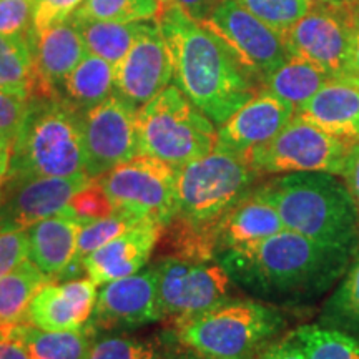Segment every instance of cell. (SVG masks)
Masks as SVG:
<instances>
[{"label":"cell","mask_w":359,"mask_h":359,"mask_svg":"<svg viewBox=\"0 0 359 359\" xmlns=\"http://www.w3.org/2000/svg\"><path fill=\"white\" fill-rule=\"evenodd\" d=\"M351 145L294 114L271 140L246 151L243 158L263 177L299 172L341 175Z\"/></svg>","instance_id":"obj_8"},{"label":"cell","mask_w":359,"mask_h":359,"mask_svg":"<svg viewBox=\"0 0 359 359\" xmlns=\"http://www.w3.org/2000/svg\"><path fill=\"white\" fill-rule=\"evenodd\" d=\"M359 20V2L346 6L316 4L281 32L290 57H298L326 72L331 79L346 74L353 29Z\"/></svg>","instance_id":"obj_10"},{"label":"cell","mask_w":359,"mask_h":359,"mask_svg":"<svg viewBox=\"0 0 359 359\" xmlns=\"http://www.w3.org/2000/svg\"><path fill=\"white\" fill-rule=\"evenodd\" d=\"M0 359H30L25 348L0 327Z\"/></svg>","instance_id":"obj_45"},{"label":"cell","mask_w":359,"mask_h":359,"mask_svg":"<svg viewBox=\"0 0 359 359\" xmlns=\"http://www.w3.org/2000/svg\"><path fill=\"white\" fill-rule=\"evenodd\" d=\"M339 177H343L344 185L348 187L349 193H351L354 205H356L359 213V142L353 143L351 148L348 150Z\"/></svg>","instance_id":"obj_42"},{"label":"cell","mask_w":359,"mask_h":359,"mask_svg":"<svg viewBox=\"0 0 359 359\" xmlns=\"http://www.w3.org/2000/svg\"><path fill=\"white\" fill-rule=\"evenodd\" d=\"M70 17L82 35L87 52L103 58L114 67L127 55L130 47L135 43L147 24V20L123 24V22H103L79 19L75 15Z\"/></svg>","instance_id":"obj_27"},{"label":"cell","mask_w":359,"mask_h":359,"mask_svg":"<svg viewBox=\"0 0 359 359\" xmlns=\"http://www.w3.org/2000/svg\"><path fill=\"white\" fill-rule=\"evenodd\" d=\"M318 325L359 341V248L323 304Z\"/></svg>","instance_id":"obj_28"},{"label":"cell","mask_w":359,"mask_h":359,"mask_svg":"<svg viewBox=\"0 0 359 359\" xmlns=\"http://www.w3.org/2000/svg\"><path fill=\"white\" fill-rule=\"evenodd\" d=\"M331 80L330 75L308 60L290 57L281 67L264 79L263 90L275 95L280 100L290 103L294 111L306 103L318 90Z\"/></svg>","instance_id":"obj_26"},{"label":"cell","mask_w":359,"mask_h":359,"mask_svg":"<svg viewBox=\"0 0 359 359\" xmlns=\"http://www.w3.org/2000/svg\"><path fill=\"white\" fill-rule=\"evenodd\" d=\"M354 253L283 230L255 245L219 251L215 259L233 285L253 299L276 308H299L330 293Z\"/></svg>","instance_id":"obj_1"},{"label":"cell","mask_w":359,"mask_h":359,"mask_svg":"<svg viewBox=\"0 0 359 359\" xmlns=\"http://www.w3.org/2000/svg\"><path fill=\"white\" fill-rule=\"evenodd\" d=\"M0 90L27 98L35 95L37 74L29 37L0 34Z\"/></svg>","instance_id":"obj_30"},{"label":"cell","mask_w":359,"mask_h":359,"mask_svg":"<svg viewBox=\"0 0 359 359\" xmlns=\"http://www.w3.org/2000/svg\"><path fill=\"white\" fill-rule=\"evenodd\" d=\"M163 346V336L151 339L122 334H93L83 359H156Z\"/></svg>","instance_id":"obj_34"},{"label":"cell","mask_w":359,"mask_h":359,"mask_svg":"<svg viewBox=\"0 0 359 359\" xmlns=\"http://www.w3.org/2000/svg\"><path fill=\"white\" fill-rule=\"evenodd\" d=\"M288 326L280 308L230 298L198 314L175 320L173 336L208 359H257Z\"/></svg>","instance_id":"obj_6"},{"label":"cell","mask_w":359,"mask_h":359,"mask_svg":"<svg viewBox=\"0 0 359 359\" xmlns=\"http://www.w3.org/2000/svg\"><path fill=\"white\" fill-rule=\"evenodd\" d=\"M294 114L290 103L259 88L257 95L217 128L215 148L243 156L246 151L271 140Z\"/></svg>","instance_id":"obj_17"},{"label":"cell","mask_w":359,"mask_h":359,"mask_svg":"<svg viewBox=\"0 0 359 359\" xmlns=\"http://www.w3.org/2000/svg\"><path fill=\"white\" fill-rule=\"evenodd\" d=\"M67 206L75 217L83 222L107 218L116 212L114 201L98 180H90L88 185L72 196Z\"/></svg>","instance_id":"obj_36"},{"label":"cell","mask_w":359,"mask_h":359,"mask_svg":"<svg viewBox=\"0 0 359 359\" xmlns=\"http://www.w3.org/2000/svg\"><path fill=\"white\" fill-rule=\"evenodd\" d=\"M7 175L77 177L85 173L82 111L60 97H30L12 143Z\"/></svg>","instance_id":"obj_5"},{"label":"cell","mask_w":359,"mask_h":359,"mask_svg":"<svg viewBox=\"0 0 359 359\" xmlns=\"http://www.w3.org/2000/svg\"><path fill=\"white\" fill-rule=\"evenodd\" d=\"M34 0H0V34L24 35L32 32Z\"/></svg>","instance_id":"obj_37"},{"label":"cell","mask_w":359,"mask_h":359,"mask_svg":"<svg viewBox=\"0 0 359 359\" xmlns=\"http://www.w3.org/2000/svg\"><path fill=\"white\" fill-rule=\"evenodd\" d=\"M161 235V224L143 219L90 253L82 262L83 271L97 286L132 276L148 263Z\"/></svg>","instance_id":"obj_21"},{"label":"cell","mask_w":359,"mask_h":359,"mask_svg":"<svg viewBox=\"0 0 359 359\" xmlns=\"http://www.w3.org/2000/svg\"><path fill=\"white\" fill-rule=\"evenodd\" d=\"M203 24L231 47L243 65L263 85L290 58L281 32L264 24L233 0H224Z\"/></svg>","instance_id":"obj_13"},{"label":"cell","mask_w":359,"mask_h":359,"mask_svg":"<svg viewBox=\"0 0 359 359\" xmlns=\"http://www.w3.org/2000/svg\"><path fill=\"white\" fill-rule=\"evenodd\" d=\"M163 4L160 0H83L72 15L103 22H143L155 19Z\"/></svg>","instance_id":"obj_32"},{"label":"cell","mask_w":359,"mask_h":359,"mask_svg":"<svg viewBox=\"0 0 359 359\" xmlns=\"http://www.w3.org/2000/svg\"><path fill=\"white\" fill-rule=\"evenodd\" d=\"M161 4H168V2H172V0H160Z\"/></svg>","instance_id":"obj_49"},{"label":"cell","mask_w":359,"mask_h":359,"mask_svg":"<svg viewBox=\"0 0 359 359\" xmlns=\"http://www.w3.org/2000/svg\"><path fill=\"white\" fill-rule=\"evenodd\" d=\"M165 320L158 293V271L150 266L132 276L105 283L98 291L90 330L127 331Z\"/></svg>","instance_id":"obj_15"},{"label":"cell","mask_w":359,"mask_h":359,"mask_svg":"<svg viewBox=\"0 0 359 359\" xmlns=\"http://www.w3.org/2000/svg\"><path fill=\"white\" fill-rule=\"evenodd\" d=\"M155 20L172 53L175 85L217 127L262 88L230 45L177 4H163Z\"/></svg>","instance_id":"obj_2"},{"label":"cell","mask_w":359,"mask_h":359,"mask_svg":"<svg viewBox=\"0 0 359 359\" xmlns=\"http://www.w3.org/2000/svg\"><path fill=\"white\" fill-rule=\"evenodd\" d=\"M115 95V67L103 58L87 53L62 83L58 97L80 111Z\"/></svg>","instance_id":"obj_25"},{"label":"cell","mask_w":359,"mask_h":359,"mask_svg":"<svg viewBox=\"0 0 359 359\" xmlns=\"http://www.w3.org/2000/svg\"><path fill=\"white\" fill-rule=\"evenodd\" d=\"M296 115L325 132L351 143L359 142V82L331 79L318 90Z\"/></svg>","instance_id":"obj_22"},{"label":"cell","mask_w":359,"mask_h":359,"mask_svg":"<svg viewBox=\"0 0 359 359\" xmlns=\"http://www.w3.org/2000/svg\"><path fill=\"white\" fill-rule=\"evenodd\" d=\"M37 90L35 95L58 97L62 83L87 55L83 39L72 17L30 34Z\"/></svg>","instance_id":"obj_20"},{"label":"cell","mask_w":359,"mask_h":359,"mask_svg":"<svg viewBox=\"0 0 359 359\" xmlns=\"http://www.w3.org/2000/svg\"><path fill=\"white\" fill-rule=\"evenodd\" d=\"M0 327L19 341L30 359H83L95 334L92 330L45 331L30 323Z\"/></svg>","instance_id":"obj_24"},{"label":"cell","mask_w":359,"mask_h":359,"mask_svg":"<svg viewBox=\"0 0 359 359\" xmlns=\"http://www.w3.org/2000/svg\"><path fill=\"white\" fill-rule=\"evenodd\" d=\"M137 130L138 155L177 168L208 155L217 143V125L177 85H168L138 109Z\"/></svg>","instance_id":"obj_7"},{"label":"cell","mask_w":359,"mask_h":359,"mask_svg":"<svg viewBox=\"0 0 359 359\" xmlns=\"http://www.w3.org/2000/svg\"><path fill=\"white\" fill-rule=\"evenodd\" d=\"M11 154H12V143L7 142L6 138L0 135V187L6 182L8 173V165H11Z\"/></svg>","instance_id":"obj_47"},{"label":"cell","mask_w":359,"mask_h":359,"mask_svg":"<svg viewBox=\"0 0 359 359\" xmlns=\"http://www.w3.org/2000/svg\"><path fill=\"white\" fill-rule=\"evenodd\" d=\"M283 230L286 228L276 208L257 187L224 217L218 226L215 257L219 251L255 245Z\"/></svg>","instance_id":"obj_23"},{"label":"cell","mask_w":359,"mask_h":359,"mask_svg":"<svg viewBox=\"0 0 359 359\" xmlns=\"http://www.w3.org/2000/svg\"><path fill=\"white\" fill-rule=\"evenodd\" d=\"M83 219L65 206L60 213L34 223L27 230V258L53 280H72L83 269L75 262L77 235Z\"/></svg>","instance_id":"obj_19"},{"label":"cell","mask_w":359,"mask_h":359,"mask_svg":"<svg viewBox=\"0 0 359 359\" xmlns=\"http://www.w3.org/2000/svg\"><path fill=\"white\" fill-rule=\"evenodd\" d=\"M50 278L43 275L29 258L0 278V326L27 323V309L34 296Z\"/></svg>","instance_id":"obj_29"},{"label":"cell","mask_w":359,"mask_h":359,"mask_svg":"<svg viewBox=\"0 0 359 359\" xmlns=\"http://www.w3.org/2000/svg\"><path fill=\"white\" fill-rule=\"evenodd\" d=\"M341 79H351V80H356V82H359V20L353 29L346 74H344V77H341Z\"/></svg>","instance_id":"obj_46"},{"label":"cell","mask_w":359,"mask_h":359,"mask_svg":"<svg viewBox=\"0 0 359 359\" xmlns=\"http://www.w3.org/2000/svg\"><path fill=\"white\" fill-rule=\"evenodd\" d=\"M233 2L246 8L257 19L273 27L278 32L290 29L314 6L313 0H233Z\"/></svg>","instance_id":"obj_35"},{"label":"cell","mask_w":359,"mask_h":359,"mask_svg":"<svg viewBox=\"0 0 359 359\" xmlns=\"http://www.w3.org/2000/svg\"><path fill=\"white\" fill-rule=\"evenodd\" d=\"M97 294V285L90 278L47 283L30 302L27 323L45 331L90 330Z\"/></svg>","instance_id":"obj_18"},{"label":"cell","mask_w":359,"mask_h":359,"mask_svg":"<svg viewBox=\"0 0 359 359\" xmlns=\"http://www.w3.org/2000/svg\"><path fill=\"white\" fill-rule=\"evenodd\" d=\"M178 168L148 155H137L95 178L122 210L167 226L177 212Z\"/></svg>","instance_id":"obj_9"},{"label":"cell","mask_w":359,"mask_h":359,"mask_svg":"<svg viewBox=\"0 0 359 359\" xmlns=\"http://www.w3.org/2000/svg\"><path fill=\"white\" fill-rule=\"evenodd\" d=\"M27 259V231L0 233V278Z\"/></svg>","instance_id":"obj_40"},{"label":"cell","mask_w":359,"mask_h":359,"mask_svg":"<svg viewBox=\"0 0 359 359\" xmlns=\"http://www.w3.org/2000/svg\"><path fill=\"white\" fill-rule=\"evenodd\" d=\"M257 359H308L303 344L291 333L280 341H275Z\"/></svg>","instance_id":"obj_41"},{"label":"cell","mask_w":359,"mask_h":359,"mask_svg":"<svg viewBox=\"0 0 359 359\" xmlns=\"http://www.w3.org/2000/svg\"><path fill=\"white\" fill-rule=\"evenodd\" d=\"M356 2H359V0H356Z\"/></svg>","instance_id":"obj_50"},{"label":"cell","mask_w":359,"mask_h":359,"mask_svg":"<svg viewBox=\"0 0 359 359\" xmlns=\"http://www.w3.org/2000/svg\"><path fill=\"white\" fill-rule=\"evenodd\" d=\"M258 190L275 206L286 230L320 245L358 251L359 213L339 175H276L259 183Z\"/></svg>","instance_id":"obj_4"},{"label":"cell","mask_w":359,"mask_h":359,"mask_svg":"<svg viewBox=\"0 0 359 359\" xmlns=\"http://www.w3.org/2000/svg\"><path fill=\"white\" fill-rule=\"evenodd\" d=\"M262 177L243 156L219 148L178 167L177 212L163 228L175 257L213 259L218 226Z\"/></svg>","instance_id":"obj_3"},{"label":"cell","mask_w":359,"mask_h":359,"mask_svg":"<svg viewBox=\"0 0 359 359\" xmlns=\"http://www.w3.org/2000/svg\"><path fill=\"white\" fill-rule=\"evenodd\" d=\"M29 100L30 98L19 93L0 90V135L7 142L13 143L15 140L20 125L24 122Z\"/></svg>","instance_id":"obj_38"},{"label":"cell","mask_w":359,"mask_h":359,"mask_svg":"<svg viewBox=\"0 0 359 359\" xmlns=\"http://www.w3.org/2000/svg\"><path fill=\"white\" fill-rule=\"evenodd\" d=\"M165 318H185L231 298L233 281L217 259L170 255L155 264Z\"/></svg>","instance_id":"obj_11"},{"label":"cell","mask_w":359,"mask_h":359,"mask_svg":"<svg viewBox=\"0 0 359 359\" xmlns=\"http://www.w3.org/2000/svg\"><path fill=\"white\" fill-rule=\"evenodd\" d=\"M172 80L173 60L167 40L155 19L147 20L127 55L115 65V95L140 109Z\"/></svg>","instance_id":"obj_16"},{"label":"cell","mask_w":359,"mask_h":359,"mask_svg":"<svg viewBox=\"0 0 359 359\" xmlns=\"http://www.w3.org/2000/svg\"><path fill=\"white\" fill-rule=\"evenodd\" d=\"M82 4L83 0H34L32 32L30 34L69 19Z\"/></svg>","instance_id":"obj_39"},{"label":"cell","mask_w":359,"mask_h":359,"mask_svg":"<svg viewBox=\"0 0 359 359\" xmlns=\"http://www.w3.org/2000/svg\"><path fill=\"white\" fill-rule=\"evenodd\" d=\"M77 177H19L7 175L0 187V233L27 231L40 219L60 213L72 196L90 183Z\"/></svg>","instance_id":"obj_14"},{"label":"cell","mask_w":359,"mask_h":359,"mask_svg":"<svg viewBox=\"0 0 359 359\" xmlns=\"http://www.w3.org/2000/svg\"><path fill=\"white\" fill-rule=\"evenodd\" d=\"M143 222L142 218L135 217V215L128 212H122L116 210L114 215L100 219H90V222H83L80 226L77 235V253H75V262L80 268H82V262L88 257L90 253L100 248L105 243L114 240V238L120 236L135 224ZM83 269V268H82Z\"/></svg>","instance_id":"obj_33"},{"label":"cell","mask_w":359,"mask_h":359,"mask_svg":"<svg viewBox=\"0 0 359 359\" xmlns=\"http://www.w3.org/2000/svg\"><path fill=\"white\" fill-rule=\"evenodd\" d=\"M172 2L177 4L182 11H185L191 19L205 22L212 17V13L224 0H172Z\"/></svg>","instance_id":"obj_43"},{"label":"cell","mask_w":359,"mask_h":359,"mask_svg":"<svg viewBox=\"0 0 359 359\" xmlns=\"http://www.w3.org/2000/svg\"><path fill=\"white\" fill-rule=\"evenodd\" d=\"M137 111L138 109L118 95L82 111L87 177L100 178L138 155Z\"/></svg>","instance_id":"obj_12"},{"label":"cell","mask_w":359,"mask_h":359,"mask_svg":"<svg viewBox=\"0 0 359 359\" xmlns=\"http://www.w3.org/2000/svg\"><path fill=\"white\" fill-rule=\"evenodd\" d=\"M308 359H359V341L320 325H304L293 331Z\"/></svg>","instance_id":"obj_31"},{"label":"cell","mask_w":359,"mask_h":359,"mask_svg":"<svg viewBox=\"0 0 359 359\" xmlns=\"http://www.w3.org/2000/svg\"><path fill=\"white\" fill-rule=\"evenodd\" d=\"M316 4H325V6H346L349 2H354V0H313Z\"/></svg>","instance_id":"obj_48"},{"label":"cell","mask_w":359,"mask_h":359,"mask_svg":"<svg viewBox=\"0 0 359 359\" xmlns=\"http://www.w3.org/2000/svg\"><path fill=\"white\" fill-rule=\"evenodd\" d=\"M156 359H208L201 356L200 353H196L195 349L185 346L180 341L175 338L173 333L170 334V338L163 336V346L160 349V354Z\"/></svg>","instance_id":"obj_44"}]
</instances>
